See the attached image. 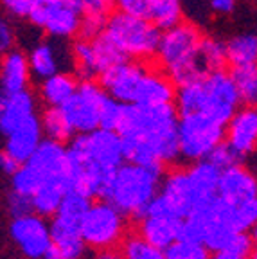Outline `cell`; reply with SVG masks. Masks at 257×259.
Here are the masks:
<instances>
[{
  "mask_svg": "<svg viewBox=\"0 0 257 259\" xmlns=\"http://www.w3.org/2000/svg\"><path fill=\"white\" fill-rule=\"evenodd\" d=\"M115 132L122 139L124 158L137 166L162 171L180 157L175 105H124Z\"/></svg>",
  "mask_w": 257,
  "mask_h": 259,
  "instance_id": "1",
  "label": "cell"
},
{
  "mask_svg": "<svg viewBox=\"0 0 257 259\" xmlns=\"http://www.w3.org/2000/svg\"><path fill=\"white\" fill-rule=\"evenodd\" d=\"M124 146L117 132L96 130L76 135L67 146L68 191L99 198L110 175L124 164Z\"/></svg>",
  "mask_w": 257,
  "mask_h": 259,
  "instance_id": "2",
  "label": "cell"
},
{
  "mask_svg": "<svg viewBox=\"0 0 257 259\" xmlns=\"http://www.w3.org/2000/svg\"><path fill=\"white\" fill-rule=\"evenodd\" d=\"M175 101L178 115L203 113L223 126L239 108V97L227 70H214L194 83L178 87Z\"/></svg>",
  "mask_w": 257,
  "mask_h": 259,
  "instance_id": "3",
  "label": "cell"
},
{
  "mask_svg": "<svg viewBox=\"0 0 257 259\" xmlns=\"http://www.w3.org/2000/svg\"><path fill=\"white\" fill-rule=\"evenodd\" d=\"M160 184L162 171L124 162L110 175L99 198L112 203L124 216L141 220L144 218L149 203L157 198Z\"/></svg>",
  "mask_w": 257,
  "mask_h": 259,
  "instance_id": "4",
  "label": "cell"
},
{
  "mask_svg": "<svg viewBox=\"0 0 257 259\" xmlns=\"http://www.w3.org/2000/svg\"><path fill=\"white\" fill-rule=\"evenodd\" d=\"M201 38L198 27L189 22H180L160 34L155 56L173 85H189L209 74L200 63Z\"/></svg>",
  "mask_w": 257,
  "mask_h": 259,
  "instance_id": "5",
  "label": "cell"
},
{
  "mask_svg": "<svg viewBox=\"0 0 257 259\" xmlns=\"http://www.w3.org/2000/svg\"><path fill=\"white\" fill-rule=\"evenodd\" d=\"M105 34L126 60L142 61L157 54L162 31H158L151 22L117 11L110 15Z\"/></svg>",
  "mask_w": 257,
  "mask_h": 259,
  "instance_id": "6",
  "label": "cell"
},
{
  "mask_svg": "<svg viewBox=\"0 0 257 259\" xmlns=\"http://www.w3.org/2000/svg\"><path fill=\"white\" fill-rule=\"evenodd\" d=\"M67 175V146L44 139L36 153L13 175V191L31 198L40 186Z\"/></svg>",
  "mask_w": 257,
  "mask_h": 259,
  "instance_id": "7",
  "label": "cell"
},
{
  "mask_svg": "<svg viewBox=\"0 0 257 259\" xmlns=\"http://www.w3.org/2000/svg\"><path fill=\"white\" fill-rule=\"evenodd\" d=\"M84 245L97 252L113 250L126 238V216L105 200L92 202L79 223Z\"/></svg>",
  "mask_w": 257,
  "mask_h": 259,
  "instance_id": "8",
  "label": "cell"
},
{
  "mask_svg": "<svg viewBox=\"0 0 257 259\" xmlns=\"http://www.w3.org/2000/svg\"><path fill=\"white\" fill-rule=\"evenodd\" d=\"M225 141V126L203 113L178 115V146L180 157L191 162L209 158V155Z\"/></svg>",
  "mask_w": 257,
  "mask_h": 259,
  "instance_id": "9",
  "label": "cell"
},
{
  "mask_svg": "<svg viewBox=\"0 0 257 259\" xmlns=\"http://www.w3.org/2000/svg\"><path fill=\"white\" fill-rule=\"evenodd\" d=\"M83 0H36L27 20L51 38L68 40L79 34Z\"/></svg>",
  "mask_w": 257,
  "mask_h": 259,
  "instance_id": "10",
  "label": "cell"
},
{
  "mask_svg": "<svg viewBox=\"0 0 257 259\" xmlns=\"http://www.w3.org/2000/svg\"><path fill=\"white\" fill-rule=\"evenodd\" d=\"M105 99L106 94L99 87V83L81 81L77 85L74 96L60 108L68 126L72 128L74 135L90 134L99 130L101 108Z\"/></svg>",
  "mask_w": 257,
  "mask_h": 259,
  "instance_id": "11",
  "label": "cell"
},
{
  "mask_svg": "<svg viewBox=\"0 0 257 259\" xmlns=\"http://www.w3.org/2000/svg\"><path fill=\"white\" fill-rule=\"evenodd\" d=\"M13 241L20 252L29 259H44L49 252L53 239H51V223L38 214H27L20 218H13L9 227Z\"/></svg>",
  "mask_w": 257,
  "mask_h": 259,
  "instance_id": "12",
  "label": "cell"
},
{
  "mask_svg": "<svg viewBox=\"0 0 257 259\" xmlns=\"http://www.w3.org/2000/svg\"><path fill=\"white\" fill-rule=\"evenodd\" d=\"M146 67L141 61L126 60L119 65H113L108 70L99 76V87L105 90V94L112 99H115L121 105H133L137 96V90L144 77Z\"/></svg>",
  "mask_w": 257,
  "mask_h": 259,
  "instance_id": "13",
  "label": "cell"
},
{
  "mask_svg": "<svg viewBox=\"0 0 257 259\" xmlns=\"http://www.w3.org/2000/svg\"><path fill=\"white\" fill-rule=\"evenodd\" d=\"M218 198L229 205L257 200V175L243 164L223 169L218 184Z\"/></svg>",
  "mask_w": 257,
  "mask_h": 259,
  "instance_id": "14",
  "label": "cell"
},
{
  "mask_svg": "<svg viewBox=\"0 0 257 259\" xmlns=\"http://www.w3.org/2000/svg\"><path fill=\"white\" fill-rule=\"evenodd\" d=\"M225 142L239 158L257 150V106L237 108L225 126Z\"/></svg>",
  "mask_w": 257,
  "mask_h": 259,
  "instance_id": "15",
  "label": "cell"
},
{
  "mask_svg": "<svg viewBox=\"0 0 257 259\" xmlns=\"http://www.w3.org/2000/svg\"><path fill=\"white\" fill-rule=\"evenodd\" d=\"M8 137L4 151L16 162V164H24L32 155L36 153L40 144L44 142V130L38 115H32L25 122H22L18 128H15Z\"/></svg>",
  "mask_w": 257,
  "mask_h": 259,
  "instance_id": "16",
  "label": "cell"
},
{
  "mask_svg": "<svg viewBox=\"0 0 257 259\" xmlns=\"http://www.w3.org/2000/svg\"><path fill=\"white\" fill-rule=\"evenodd\" d=\"M36 115V97L29 90L8 94L0 90V132L9 135L15 128Z\"/></svg>",
  "mask_w": 257,
  "mask_h": 259,
  "instance_id": "17",
  "label": "cell"
},
{
  "mask_svg": "<svg viewBox=\"0 0 257 259\" xmlns=\"http://www.w3.org/2000/svg\"><path fill=\"white\" fill-rule=\"evenodd\" d=\"M187 178L189 186L193 189L194 200H196V209L210 203L218 196V184H220L221 169H218L210 160L193 162L187 169ZM194 209V210H196Z\"/></svg>",
  "mask_w": 257,
  "mask_h": 259,
  "instance_id": "18",
  "label": "cell"
},
{
  "mask_svg": "<svg viewBox=\"0 0 257 259\" xmlns=\"http://www.w3.org/2000/svg\"><path fill=\"white\" fill-rule=\"evenodd\" d=\"M31 81L27 54L20 49H11L0 58V90L8 94L24 92Z\"/></svg>",
  "mask_w": 257,
  "mask_h": 259,
  "instance_id": "19",
  "label": "cell"
},
{
  "mask_svg": "<svg viewBox=\"0 0 257 259\" xmlns=\"http://www.w3.org/2000/svg\"><path fill=\"white\" fill-rule=\"evenodd\" d=\"M51 239L61 259H84L89 250L79 234V225L63 222L60 218H53L51 222Z\"/></svg>",
  "mask_w": 257,
  "mask_h": 259,
  "instance_id": "20",
  "label": "cell"
},
{
  "mask_svg": "<svg viewBox=\"0 0 257 259\" xmlns=\"http://www.w3.org/2000/svg\"><path fill=\"white\" fill-rule=\"evenodd\" d=\"M29 70L31 77L40 79V83L54 74L63 72L61 70V54L58 47L51 41H38L27 54Z\"/></svg>",
  "mask_w": 257,
  "mask_h": 259,
  "instance_id": "21",
  "label": "cell"
},
{
  "mask_svg": "<svg viewBox=\"0 0 257 259\" xmlns=\"http://www.w3.org/2000/svg\"><path fill=\"white\" fill-rule=\"evenodd\" d=\"M67 191H68L67 175L45 182L44 186L38 187L36 193L31 196L32 212L41 216V218L54 216L58 212V209H60V203L65 194H67Z\"/></svg>",
  "mask_w": 257,
  "mask_h": 259,
  "instance_id": "22",
  "label": "cell"
},
{
  "mask_svg": "<svg viewBox=\"0 0 257 259\" xmlns=\"http://www.w3.org/2000/svg\"><path fill=\"white\" fill-rule=\"evenodd\" d=\"M178 225L180 222L169 218H155V216H144L139 222L137 234L144 238L153 247L165 250L178 239Z\"/></svg>",
  "mask_w": 257,
  "mask_h": 259,
  "instance_id": "23",
  "label": "cell"
},
{
  "mask_svg": "<svg viewBox=\"0 0 257 259\" xmlns=\"http://www.w3.org/2000/svg\"><path fill=\"white\" fill-rule=\"evenodd\" d=\"M77 85V77L72 74H54L40 83V99L49 108H61L74 96Z\"/></svg>",
  "mask_w": 257,
  "mask_h": 259,
  "instance_id": "24",
  "label": "cell"
},
{
  "mask_svg": "<svg viewBox=\"0 0 257 259\" xmlns=\"http://www.w3.org/2000/svg\"><path fill=\"white\" fill-rule=\"evenodd\" d=\"M227 49V63L236 67H250L257 65V34L245 32L230 38L225 44Z\"/></svg>",
  "mask_w": 257,
  "mask_h": 259,
  "instance_id": "25",
  "label": "cell"
},
{
  "mask_svg": "<svg viewBox=\"0 0 257 259\" xmlns=\"http://www.w3.org/2000/svg\"><path fill=\"white\" fill-rule=\"evenodd\" d=\"M239 103L245 106H257V65L236 67L230 70Z\"/></svg>",
  "mask_w": 257,
  "mask_h": 259,
  "instance_id": "26",
  "label": "cell"
},
{
  "mask_svg": "<svg viewBox=\"0 0 257 259\" xmlns=\"http://www.w3.org/2000/svg\"><path fill=\"white\" fill-rule=\"evenodd\" d=\"M92 205V198L84 196V194L77 193V191H67V194L63 196L60 203V209L53 218H60L63 222L74 223V225H79L81 220L84 218L87 210Z\"/></svg>",
  "mask_w": 257,
  "mask_h": 259,
  "instance_id": "27",
  "label": "cell"
},
{
  "mask_svg": "<svg viewBox=\"0 0 257 259\" xmlns=\"http://www.w3.org/2000/svg\"><path fill=\"white\" fill-rule=\"evenodd\" d=\"M40 122L41 130H44V134L47 135L49 141L63 144V142L72 141L76 137L60 108H47L44 112V115L40 117Z\"/></svg>",
  "mask_w": 257,
  "mask_h": 259,
  "instance_id": "28",
  "label": "cell"
},
{
  "mask_svg": "<svg viewBox=\"0 0 257 259\" xmlns=\"http://www.w3.org/2000/svg\"><path fill=\"white\" fill-rule=\"evenodd\" d=\"M72 63H74V76H79L83 81H92V77L99 76L94 58L92 44L89 40H77L72 47Z\"/></svg>",
  "mask_w": 257,
  "mask_h": 259,
  "instance_id": "29",
  "label": "cell"
},
{
  "mask_svg": "<svg viewBox=\"0 0 257 259\" xmlns=\"http://www.w3.org/2000/svg\"><path fill=\"white\" fill-rule=\"evenodd\" d=\"M119 252L124 259H165L164 250L153 247L151 243L141 238L137 232L126 234V238L119 245Z\"/></svg>",
  "mask_w": 257,
  "mask_h": 259,
  "instance_id": "30",
  "label": "cell"
},
{
  "mask_svg": "<svg viewBox=\"0 0 257 259\" xmlns=\"http://www.w3.org/2000/svg\"><path fill=\"white\" fill-rule=\"evenodd\" d=\"M90 44H92L94 58H96V67H97L99 76L105 72V70H108L110 67H113V65H119V63H122V61H126L122 53L106 38L105 32L99 34L97 38H94V40H90Z\"/></svg>",
  "mask_w": 257,
  "mask_h": 259,
  "instance_id": "31",
  "label": "cell"
},
{
  "mask_svg": "<svg viewBox=\"0 0 257 259\" xmlns=\"http://www.w3.org/2000/svg\"><path fill=\"white\" fill-rule=\"evenodd\" d=\"M200 63L207 72L223 70L227 63V49L225 44L216 38L203 36L200 41Z\"/></svg>",
  "mask_w": 257,
  "mask_h": 259,
  "instance_id": "32",
  "label": "cell"
},
{
  "mask_svg": "<svg viewBox=\"0 0 257 259\" xmlns=\"http://www.w3.org/2000/svg\"><path fill=\"white\" fill-rule=\"evenodd\" d=\"M160 2L162 0H115V8L119 13L151 22Z\"/></svg>",
  "mask_w": 257,
  "mask_h": 259,
  "instance_id": "33",
  "label": "cell"
},
{
  "mask_svg": "<svg viewBox=\"0 0 257 259\" xmlns=\"http://www.w3.org/2000/svg\"><path fill=\"white\" fill-rule=\"evenodd\" d=\"M164 252L165 259H210V252L201 243L184 241V239H177Z\"/></svg>",
  "mask_w": 257,
  "mask_h": 259,
  "instance_id": "34",
  "label": "cell"
},
{
  "mask_svg": "<svg viewBox=\"0 0 257 259\" xmlns=\"http://www.w3.org/2000/svg\"><path fill=\"white\" fill-rule=\"evenodd\" d=\"M253 247H255V243H253V238L250 232H234L229 241H227L225 248H223L221 254H230V255H236V257L248 259Z\"/></svg>",
  "mask_w": 257,
  "mask_h": 259,
  "instance_id": "35",
  "label": "cell"
},
{
  "mask_svg": "<svg viewBox=\"0 0 257 259\" xmlns=\"http://www.w3.org/2000/svg\"><path fill=\"white\" fill-rule=\"evenodd\" d=\"M122 108H124V105H121V103H117L115 99L106 96L105 103H103V108H101L99 128L115 132L117 126H119V121H121Z\"/></svg>",
  "mask_w": 257,
  "mask_h": 259,
  "instance_id": "36",
  "label": "cell"
},
{
  "mask_svg": "<svg viewBox=\"0 0 257 259\" xmlns=\"http://www.w3.org/2000/svg\"><path fill=\"white\" fill-rule=\"evenodd\" d=\"M207 160H210L214 166H216L218 169H221V171L227 169V167H230V166H236V164H241V158L237 157L236 151H234L225 141L221 142L216 150L209 155V158H207Z\"/></svg>",
  "mask_w": 257,
  "mask_h": 259,
  "instance_id": "37",
  "label": "cell"
},
{
  "mask_svg": "<svg viewBox=\"0 0 257 259\" xmlns=\"http://www.w3.org/2000/svg\"><path fill=\"white\" fill-rule=\"evenodd\" d=\"M36 0H0V8L13 18H29Z\"/></svg>",
  "mask_w": 257,
  "mask_h": 259,
  "instance_id": "38",
  "label": "cell"
},
{
  "mask_svg": "<svg viewBox=\"0 0 257 259\" xmlns=\"http://www.w3.org/2000/svg\"><path fill=\"white\" fill-rule=\"evenodd\" d=\"M115 0H83V13L81 15H96L103 18H110Z\"/></svg>",
  "mask_w": 257,
  "mask_h": 259,
  "instance_id": "39",
  "label": "cell"
},
{
  "mask_svg": "<svg viewBox=\"0 0 257 259\" xmlns=\"http://www.w3.org/2000/svg\"><path fill=\"white\" fill-rule=\"evenodd\" d=\"M8 205H9V212H11L15 218L32 214L31 198H29V196H24V194H20V193H15V191H13V193L9 194Z\"/></svg>",
  "mask_w": 257,
  "mask_h": 259,
  "instance_id": "40",
  "label": "cell"
},
{
  "mask_svg": "<svg viewBox=\"0 0 257 259\" xmlns=\"http://www.w3.org/2000/svg\"><path fill=\"white\" fill-rule=\"evenodd\" d=\"M15 29H13L11 22L6 16L0 15V58L6 53H9L11 49H15Z\"/></svg>",
  "mask_w": 257,
  "mask_h": 259,
  "instance_id": "41",
  "label": "cell"
},
{
  "mask_svg": "<svg viewBox=\"0 0 257 259\" xmlns=\"http://www.w3.org/2000/svg\"><path fill=\"white\" fill-rule=\"evenodd\" d=\"M210 8L218 15H230L236 9V0H210Z\"/></svg>",
  "mask_w": 257,
  "mask_h": 259,
  "instance_id": "42",
  "label": "cell"
},
{
  "mask_svg": "<svg viewBox=\"0 0 257 259\" xmlns=\"http://www.w3.org/2000/svg\"><path fill=\"white\" fill-rule=\"evenodd\" d=\"M18 167H20V164H16V162L13 160V158L9 157L6 151H0V169L13 177V175L16 173V169H18Z\"/></svg>",
  "mask_w": 257,
  "mask_h": 259,
  "instance_id": "43",
  "label": "cell"
},
{
  "mask_svg": "<svg viewBox=\"0 0 257 259\" xmlns=\"http://www.w3.org/2000/svg\"><path fill=\"white\" fill-rule=\"evenodd\" d=\"M92 259H124L122 257V254L117 248H113V250H103V252H97L96 255H94Z\"/></svg>",
  "mask_w": 257,
  "mask_h": 259,
  "instance_id": "44",
  "label": "cell"
},
{
  "mask_svg": "<svg viewBox=\"0 0 257 259\" xmlns=\"http://www.w3.org/2000/svg\"><path fill=\"white\" fill-rule=\"evenodd\" d=\"M210 259H243V257H236V255H230V254H212Z\"/></svg>",
  "mask_w": 257,
  "mask_h": 259,
  "instance_id": "45",
  "label": "cell"
},
{
  "mask_svg": "<svg viewBox=\"0 0 257 259\" xmlns=\"http://www.w3.org/2000/svg\"><path fill=\"white\" fill-rule=\"evenodd\" d=\"M252 238H253V243L257 245V223H255V227L252 229Z\"/></svg>",
  "mask_w": 257,
  "mask_h": 259,
  "instance_id": "46",
  "label": "cell"
}]
</instances>
